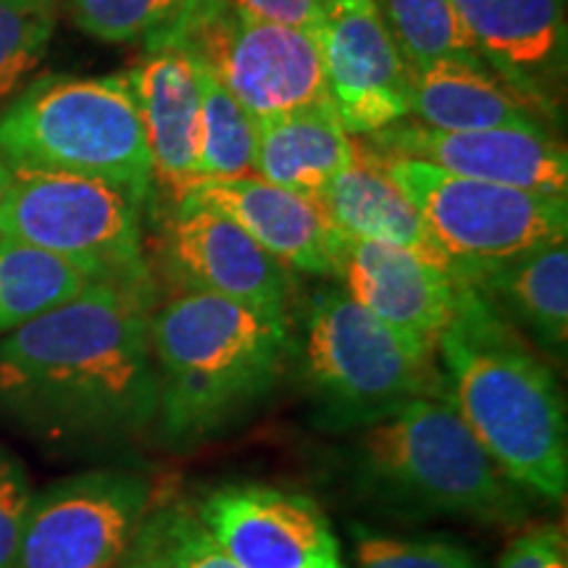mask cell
<instances>
[{
  "mask_svg": "<svg viewBox=\"0 0 568 568\" xmlns=\"http://www.w3.org/2000/svg\"><path fill=\"white\" fill-rule=\"evenodd\" d=\"M153 284L92 282L0 337V418L53 453H105L155 426Z\"/></svg>",
  "mask_w": 568,
  "mask_h": 568,
  "instance_id": "1",
  "label": "cell"
},
{
  "mask_svg": "<svg viewBox=\"0 0 568 568\" xmlns=\"http://www.w3.org/2000/svg\"><path fill=\"white\" fill-rule=\"evenodd\" d=\"M435 358L447 400L495 466L529 497L564 503L568 416L550 361L464 280Z\"/></svg>",
  "mask_w": 568,
  "mask_h": 568,
  "instance_id": "2",
  "label": "cell"
},
{
  "mask_svg": "<svg viewBox=\"0 0 568 568\" xmlns=\"http://www.w3.org/2000/svg\"><path fill=\"white\" fill-rule=\"evenodd\" d=\"M293 351L287 314L209 293H176L151 311L155 426L193 450L243 426L280 385Z\"/></svg>",
  "mask_w": 568,
  "mask_h": 568,
  "instance_id": "3",
  "label": "cell"
},
{
  "mask_svg": "<svg viewBox=\"0 0 568 568\" xmlns=\"http://www.w3.org/2000/svg\"><path fill=\"white\" fill-rule=\"evenodd\" d=\"M332 468L353 506L389 521L521 527L529 518L531 497L495 466L447 393L347 435Z\"/></svg>",
  "mask_w": 568,
  "mask_h": 568,
  "instance_id": "4",
  "label": "cell"
},
{
  "mask_svg": "<svg viewBox=\"0 0 568 568\" xmlns=\"http://www.w3.org/2000/svg\"><path fill=\"white\" fill-rule=\"evenodd\" d=\"M290 361L311 424L326 435L347 437L418 397L445 395L437 361L410 351L339 287L303 303Z\"/></svg>",
  "mask_w": 568,
  "mask_h": 568,
  "instance_id": "5",
  "label": "cell"
},
{
  "mask_svg": "<svg viewBox=\"0 0 568 568\" xmlns=\"http://www.w3.org/2000/svg\"><path fill=\"white\" fill-rule=\"evenodd\" d=\"M0 161L101 176L145 201L153 163L130 74H48L0 111Z\"/></svg>",
  "mask_w": 568,
  "mask_h": 568,
  "instance_id": "6",
  "label": "cell"
},
{
  "mask_svg": "<svg viewBox=\"0 0 568 568\" xmlns=\"http://www.w3.org/2000/svg\"><path fill=\"white\" fill-rule=\"evenodd\" d=\"M140 205V195L101 176L9 166L0 234L59 255L98 282L153 284Z\"/></svg>",
  "mask_w": 568,
  "mask_h": 568,
  "instance_id": "7",
  "label": "cell"
},
{
  "mask_svg": "<svg viewBox=\"0 0 568 568\" xmlns=\"http://www.w3.org/2000/svg\"><path fill=\"white\" fill-rule=\"evenodd\" d=\"M374 153L456 274L568 240V195L466 180L432 163Z\"/></svg>",
  "mask_w": 568,
  "mask_h": 568,
  "instance_id": "8",
  "label": "cell"
},
{
  "mask_svg": "<svg viewBox=\"0 0 568 568\" xmlns=\"http://www.w3.org/2000/svg\"><path fill=\"white\" fill-rule=\"evenodd\" d=\"M169 40L187 42L255 124L332 105L314 34L247 19L230 0H197Z\"/></svg>",
  "mask_w": 568,
  "mask_h": 568,
  "instance_id": "9",
  "label": "cell"
},
{
  "mask_svg": "<svg viewBox=\"0 0 568 568\" xmlns=\"http://www.w3.org/2000/svg\"><path fill=\"white\" fill-rule=\"evenodd\" d=\"M155 506L134 468L103 466L34 489L11 568H113Z\"/></svg>",
  "mask_w": 568,
  "mask_h": 568,
  "instance_id": "10",
  "label": "cell"
},
{
  "mask_svg": "<svg viewBox=\"0 0 568 568\" xmlns=\"http://www.w3.org/2000/svg\"><path fill=\"white\" fill-rule=\"evenodd\" d=\"M161 264L176 293H209L280 314L297 293L295 272L224 213L190 197L176 201L163 222Z\"/></svg>",
  "mask_w": 568,
  "mask_h": 568,
  "instance_id": "11",
  "label": "cell"
},
{
  "mask_svg": "<svg viewBox=\"0 0 568 568\" xmlns=\"http://www.w3.org/2000/svg\"><path fill=\"white\" fill-rule=\"evenodd\" d=\"M195 510L240 568H345L329 518L303 493L226 485L205 495Z\"/></svg>",
  "mask_w": 568,
  "mask_h": 568,
  "instance_id": "12",
  "label": "cell"
},
{
  "mask_svg": "<svg viewBox=\"0 0 568 568\" xmlns=\"http://www.w3.org/2000/svg\"><path fill=\"white\" fill-rule=\"evenodd\" d=\"M332 276L410 351L435 358L439 337L456 316L460 276L400 247L343 234L332 243Z\"/></svg>",
  "mask_w": 568,
  "mask_h": 568,
  "instance_id": "13",
  "label": "cell"
},
{
  "mask_svg": "<svg viewBox=\"0 0 568 568\" xmlns=\"http://www.w3.org/2000/svg\"><path fill=\"white\" fill-rule=\"evenodd\" d=\"M316 42L326 95L351 138H368L408 116V67L376 0L326 9Z\"/></svg>",
  "mask_w": 568,
  "mask_h": 568,
  "instance_id": "14",
  "label": "cell"
},
{
  "mask_svg": "<svg viewBox=\"0 0 568 568\" xmlns=\"http://www.w3.org/2000/svg\"><path fill=\"white\" fill-rule=\"evenodd\" d=\"M479 59L548 122H564L566 0H456Z\"/></svg>",
  "mask_w": 568,
  "mask_h": 568,
  "instance_id": "15",
  "label": "cell"
},
{
  "mask_svg": "<svg viewBox=\"0 0 568 568\" xmlns=\"http://www.w3.org/2000/svg\"><path fill=\"white\" fill-rule=\"evenodd\" d=\"M368 145L403 155L466 180L506 184L545 195H568V151L558 134L518 130L447 132L403 119L368 134Z\"/></svg>",
  "mask_w": 568,
  "mask_h": 568,
  "instance_id": "16",
  "label": "cell"
},
{
  "mask_svg": "<svg viewBox=\"0 0 568 568\" xmlns=\"http://www.w3.org/2000/svg\"><path fill=\"white\" fill-rule=\"evenodd\" d=\"M126 74L151 153L153 184L174 203L182 201L197 184L203 61L184 40H163L148 45Z\"/></svg>",
  "mask_w": 568,
  "mask_h": 568,
  "instance_id": "17",
  "label": "cell"
},
{
  "mask_svg": "<svg viewBox=\"0 0 568 568\" xmlns=\"http://www.w3.org/2000/svg\"><path fill=\"white\" fill-rule=\"evenodd\" d=\"M184 197L224 213L290 272L332 276V243L337 232L314 197L297 195L255 174L201 182Z\"/></svg>",
  "mask_w": 568,
  "mask_h": 568,
  "instance_id": "18",
  "label": "cell"
},
{
  "mask_svg": "<svg viewBox=\"0 0 568 568\" xmlns=\"http://www.w3.org/2000/svg\"><path fill=\"white\" fill-rule=\"evenodd\" d=\"M458 276L539 353L564 364L568 353V240L495 264L468 266Z\"/></svg>",
  "mask_w": 568,
  "mask_h": 568,
  "instance_id": "19",
  "label": "cell"
},
{
  "mask_svg": "<svg viewBox=\"0 0 568 568\" xmlns=\"http://www.w3.org/2000/svg\"><path fill=\"white\" fill-rule=\"evenodd\" d=\"M314 201L324 211L332 230L343 237L400 247V251L424 258L426 264H435L456 274L426 232V224L418 216L414 203L389 180L366 142L355 140L353 161L326 184Z\"/></svg>",
  "mask_w": 568,
  "mask_h": 568,
  "instance_id": "20",
  "label": "cell"
},
{
  "mask_svg": "<svg viewBox=\"0 0 568 568\" xmlns=\"http://www.w3.org/2000/svg\"><path fill=\"white\" fill-rule=\"evenodd\" d=\"M408 116L432 130H518L558 134L535 105L485 63L443 61L408 69Z\"/></svg>",
  "mask_w": 568,
  "mask_h": 568,
  "instance_id": "21",
  "label": "cell"
},
{
  "mask_svg": "<svg viewBox=\"0 0 568 568\" xmlns=\"http://www.w3.org/2000/svg\"><path fill=\"white\" fill-rule=\"evenodd\" d=\"M355 155V138L339 124L332 105L295 111L255 124L253 174L316 197Z\"/></svg>",
  "mask_w": 568,
  "mask_h": 568,
  "instance_id": "22",
  "label": "cell"
},
{
  "mask_svg": "<svg viewBox=\"0 0 568 568\" xmlns=\"http://www.w3.org/2000/svg\"><path fill=\"white\" fill-rule=\"evenodd\" d=\"M92 276L59 255L0 234V337L90 287Z\"/></svg>",
  "mask_w": 568,
  "mask_h": 568,
  "instance_id": "23",
  "label": "cell"
},
{
  "mask_svg": "<svg viewBox=\"0 0 568 568\" xmlns=\"http://www.w3.org/2000/svg\"><path fill=\"white\" fill-rule=\"evenodd\" d=\"M113 568H240L203 527L195 506L155 503Z\"/></svg>",
  "mask_w": 568,
  "mask_h": 568,
  "instance_id": "24",
  "label": "cell"
},
{
  "mask_svg": "<svg viewBox=\"0 0 568 568\" xmlns=\"http://www.w3.org/2000/svg\"><path fill=\"white\" fill-rule=\"evenodd\" d=\"M389 38L408 69L432 63H481L456 0H376Z\"/></svg>",
  "mask_w": 568,
  "mask_h": 568,
  "instance_id": "25",
  "label": "cell"
},
{
  "mask_svg": "<svg viewBox=\"0 0 568 568\" xmlns=\"http://www.w3.org/2000/svg\"><path fill=\"white\" fill-rule=\"evenodd\" d=\"M255 122L203 63L197 184L253 172Z\"/></svg>",
  "mask_w": 568,
  "mask_h": 568,
  "instance_id": "26",
  "label": "cell"
},
{
  "mask_svg": "<svg viewBox=\"0 0 568 568\" xmlns=\"http://www.w3.org/2000/svg\"><path fill=\"white\" fill-rule=\"evenodd\" d=\"M197 0H67L69 19L90 38L124 42L169 40L193 13Z\"/></svg>",
  "mask_w": 568,
  "mask_h": 568,
  "instance_id": "27",
  "label": "cell"
},
{
  "mask_svg": "<svg viewBox=\"0 0 568 568\" xmlns=\"http://www.w3.org/2000/svg\"><path fill=\"white\" fill-rule=\"evenodd\" d=\"M353 568H485L471 545L450 535H395L351 524Z\"/></svg>",
  "mask_w": 568,
  "mask_h": 568,
  "instance_id": "28",
  "label": "cell"
},
{
  "mask_svg": "<svg viewBox=\"0 0 568 568\" xmlns=\"http://www.w3.org/2000/svg\"><path fill=\"white\" fill-rule=\"evenodd\" d=\"M59 0H0V101L24 88L51 45Z\"/></svg>",
  "mask_w": 568,
  "mask_h": 568,
  "instance_id": "29",
  "label": "cell"
},
{
  "mask_svg": "<svg viewBox=\"0 0 568 568\" xmlns=\"http://www.w3.org/2000/svg\"><path fill=\"white\" fill-rule=\"evenodd\" d=\"M32 495L34 487L24 460L0 443V568L13 566Z\"/></svg>",
  "mask_w": 568,
  "mask_h": 568,
  "instance_id": "30",
  "label": "cell"
},
{
  "mask_svg": "<svg viewBox=\"0 0 568 568\" xmlns=\"http://www.w3.org/2000/svg\"><path fill=\"white\" fill-rule=\"evenodd\" d=\"M497 568H568V539L560 524L521 529L503 550Z\"/></svg>",
  "mask_w": 568,
  "mask_h": 568,
  "instance_id": "31",
  "label": "cell"
},
{
  "mask_svg": "<svg viewBox=\"0 0 568 568\" xmlns=\"http://www.w3.org/2000/svg\"><path fill=\"white\" fill-rule=\"evenodd\" d=\"M230 3L247 19L272 21L290 30L308 32L314 38L326 19L322 0H230Z\"/></svg>",
  "mask_w": 568,
  "mask_h": 568,
  "instance_id": "32",
  "label": "cell"
},
{
  "mask_svg": "<svg viewBox=\"0 0 568 568\" xmlns=\"http://www.w3.org/2000/svg\"><path fill=\"white\" fill-rule=\"evenodd\" d=\"M324 9H337V6H355V3H368V0H322Z\"/></svg>",
  "mask_w": 568,
  "mask_h": 568,
  "instance_id": "33",
  "label": "cell"
},
{
  "mask_svg": "<svg viewBox=\"0 0 568 568\" xmlns=\"http://www.w3.org/2000/svg\"><path fill=\"white\" fill-rule=\"evenodd\" d=\"M6 184H9V166L0 161V197H3V193H6Z\"/></svg>",
  "mask_w": 568,
  "mask_h": 568,
  "instance_id": "34",
  "label": "cell"
}]
</instances>
